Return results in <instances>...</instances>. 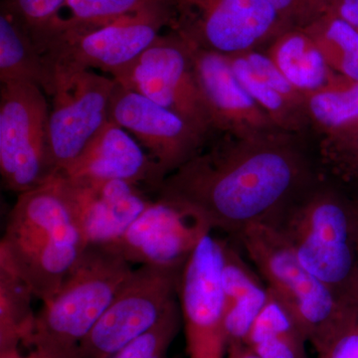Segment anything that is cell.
Masks as SVG:
<instances>
[{
	"instance_id": "1",
	"label": "cell",
	"mask_w": 358,
	"mask_h": 358,
	"mask_svg": "<svg viewBox=\"0 0 358 358\" xmlns=\"http://www.w3.org/2000/svg\"><path fill=\"white\" fill-rule=\"evenodd\" d=\"M219 134L169 174L157 193L189 207L231 239L250 225L272 222L322 178L298 134Z\"/></svg>"
},
{
	"instance_id": "2",
	"label": "cell",
	"mask_w": 358,
	"mask_h": 358,
	"mask_svg": "<svg viewBox=\"0 0 358 358\" xmlns=\"http://www.w3.org/2000/svg\"><path fill=\"white\" fill-rule=\"evenodd\" d=\"M355 213V200L322 178L267 224L281 233L308 272L358 310Z\"/></svg>"
},
{
	"instance_id": "3",
	"label": "cell",
	"mask_w": 358,
	"mask_h": 358,
	"mask_svg": "<svg viewBox=\"0 0 358 358\" xmlns=\"http://www.w3.org/2000/svg\"><path fill=\"white\" fill-rule=\"evenodd\" d=\"M87 246L60 174L18 195L0 243L42 303L58 291Z\"/></svg>"
},
{
	"instance_id": "4",
	"label": "cell",
	"mask_w": 358,
	"mask_h": 358,
	"mask_svg": "<svg viewBox=\"0 0 358 358\" xmlns=\"http://www.w3.org/2000/svg\"><path fill=\"white\" fill-rule=\"evenodd\" d=\"M133 265L105 245H88L60 288L36 313L22 345L41 358H78L84 338L133 272Z\"/></svg>"
},
{
	"instance_id": "5",
	"label": "cell",
	"mask_w": 358,
	"mask_h": 358,
	"mask_svg": "<svg viewBox=\"0 0 358 358\" xmlns=\"http://www.w3.org/2000/svg\"><path fill=\"white\" fill-rule=\"evenodd\" d=\"M233 240L243 247L271 293L293 313L319 357L358 319V310L341 303L326 285L301 265L274 226L253 224Z\"/></svg>"
},
{
	"instance_id": "6",
	"label": "cell",
	"mask_w": 358,
	"mask_h": 358,
	"mask_svg": "<svg viewBox=\"0 0 358 358\" xmlns=\"http://www.w3.org/2000/svg\"><path fill=\"white\" fill-rule=\"evenodd\" d=\"M49 113L44 91L36 85H1L0 173L7 189L18 195L38 187L54 176Z\"/></svg>"
},
{
	"instance_id": "7",
	"label": "cell",
	"mask_w": 358,
	"mask_h": 358,
	"mask_svg": "<svg viewBox=\"0 0 358 358\" xmlns=\"http://www.w3.org/2000/svg\"><path fill=\"white\" fill-rule=\"evenodd\" d=\"M169 30L223 55L258 50L284 30L270 0H169Z\"/></svg>"
},
{
	"instance_id": "8",
	"label": "cell",
	"mask_w": 358,
	"mask_h": 358,
	"mask_svg": "<svg viewBox=\"0 0 358 358\" xmlns=\"http://www.w3.org/2000/svg\"><path fill=\"white\" fill-rule=\"evenodd\" d=\"M183 268H134L109 308L84 338L78 358H110L140 338L178 301Z\"/></svg>"
},
{
	"instance_id": "9",
	"label": "cell",
	"mask_w": 358,
	"mask_h": 358,
	"mask_svg": "<svg viewBox=\"0 0 358 358\" xmlns=\"http://www.w3.org/2000/svg\"><path fill=\"white\" fill-rule=\"evenodd\" d=\"M110 77L182 117L208 140L213 134L195 77L193 46L173 30L162 33L133 63Z\"/></svg>"
},
{
	"instance_id": "10",
	"label": "cell",
	"mask_w": 358,
	"mask_h": 358,
	"mask_svg": "<svg viewBox=\"0 0 358 358\" xmlns=\"http://www.w3.org/2000/svg\"><path fill=\"white\" fill-rule=\"evenodd\" d=\"M55 85L49 113L53 173L64 171L110 120L117 81L88 69L54 68Z\"/></svg>"
},
{
	"instance_id": "11",
	"label": "cell",
	"mask_w": 358,
	"mask_h": 358,
	"mask_svg": "<svg viewBox=\"0 0 358 358\" xmlns=\"http://www.w3.org/2000/svg\"><path fill=\"white\" fill-rule=\"evenodd\" d=\"M171 22L169 0H157L92 31L50 45L44 51L52 69H98L112 76L133 63Z\"/></svg>"
},
{
	"instance_id": "12",
	"label": "cell",
	"mask_w": 358,
	"mask_h": 358,
	"mask_svg": "<svg viewBox=\"0 0 358 358\" xmlns=\"http://www.w3.org/2000/svg\"><path fill=\"white\" fill-rule=\"evenodd\" d=\"M205 235L185 264L178 287V301L189 358H226L228 341L221 267L222 239Z\"/></svg>"
},
{
	"instance_id": "13",
	"label": "cell",
	"mask_w": 358,
	"mask_h": 358,
	"mask_svg": "<svg viewBox=\"0 0 358 358\" xmlns=\"http://www.w3.org/2000/svg\"><path fill=\"white\" fill-rule=\"evenodd\" d=\"M213 232L189 207L159 197L112 245L131 265L183 268L202 238Z\"/></svg>"
},
{
	"instance_id": "14",
	"label": "cell",
	"mask_w": 358,
	"mask_h": 358,
	"mask_svg": "<svg viewBox=\"0 0 358 358\" xmlns=\"http://www.w3.org/2000/svg\"><path fill=\"white\" fill-rule=\"evenodd\" d=\"M110 120L134 136L166 178L199 154L208 141L182 117L117 82Z\"/></svg>"
},
{
	"instance_id": "15",
	"label": "cell",
	"mask_w": 358,
	"mask_h": 358,
	"mask_svg": "<svg viewBox=\"0 0 358 358\" xmlns=\"http://www.w3.org/2000/svg\"><path fill=\"white\" fill-rule=\"evenodd\" d=\"M61 178L87 245L114 244L154 201L128 181Z\"/></svg>"
},
{
	"instance_id": "16",
	"label": "cell",
	"mask_w": 358,
	"mask_h": 358,
	"mask_svg": "<svg viewBox=\"0 0 358 358\" xmlns=\"http://www.w3.org/2000/svg\"><path fill=\"white\" fill-rule=\"evenodd\" d=\"M193 64L213 133L253 138L279 131L238 81L225 55L193 46Z\"/></svg>"
},
{
	"instance_id": "17",
	"label": "cell",
	"mask_w": 358,
	"mask_h": 358,
	"mask_svg": "<svg viewBox=\"0 0 358 358\" xmlns=\"http://www.w3.org/2000/svg\"><path fill=\"white\" fill-rule=\"evenodd\" d=\"M73 179L122 180L159 192L166 174L131 134L108 121L62 173Z\"/></svg>"
},
{
	"instance_id": "18",
	"label": "cell",
	"mask_w": 358,
	"mask_h": 358,
	"mask_svg": "<svg viewBox=\"0 0 358 358\" xmlns=\"http://www.w3.org/2000/svg\"><path fill=\"white\" fill-rule=\"evenodd\" d=\"M238 81L282 131L303 136L310 127L306 98L266 53L250 50L225 55Z\"/></svg>"
},
{
	"instance_id": "19",
	"label": "cell",
	"mask_w": 358,
	"mask_h": 358,
	"mask_svg": "<svg viewBox=\"0 0 358 358\" xmlns=\"http://www.w3.org/2000/svg\"><path fill=\"white\" fill-rule=\"evenodd\" d=\"M221 288L228 346L243 343L270 298L267 285L244 260L234 240L222 239Z\"/></svg>"
},
{
	"instance_id": "20",
	"label": "cell",
	"mask_w": 358,
	"mask_h": 358,
	"mask_svg": "<svg viewBox=\"0 0 358 358\" xmlns=\"http://www.w3.org/2000/svg\"><path fill=\"white\" fill-rule=\"evenodd\" d=\"M0 81L31 83L52 96L55 75L29 31L11 14L0 13Z\"/></svg>"
},
{
	"instance_id": "21",
	"label": "cell",
	"mask_w": 358,
	"mask_h": 358,
	"mask_svg": "<svg viewBox=\"0 0 358 358\" xmlns=\"http://www.w3.org/2000/svg\"><path fill=\"white\" fill-rule=\"evenodd\" d=\"M155 1L157 0H66L34 41L44 54L56 42L110 24Z\"/></svg>"
},
{
	"instance_id": "22",
	"label": "cell",
	"mask_w": 358,
	"mask_h": 358,
	"mask_svg": "<svg viewBox=\"0 0 358 358\" xmlns=\"http://www.w3.org/2000/svg\"><path fill=\"white\" fill-rule=\"evenodd\" d=\"M265 53L289 83L303 94L324 86L336 73L312 37L300 28H288L278 34Z\"/></svg>"
},
{
	"instance_id": "23",
	"label": "cell",
	"mask_w": 358,
	"mask_h": 358,
	"mask_svg": "<svg viewBox=\"0 0 358 358\" xmlns=\"http://www.w3.org/2000/svg\"><path fill=\"white\" fill-rule=\"evenodd\" d=\"M308 343L293 313L270 291L243 343L261 358H308Z\"/></svg>"
},
{
	"instance_id": "24",
	"label": "cell",
	"mask_w": 358,
	"mask_h": 358,
	"mask_svg": "<svg viewBox=\"0 0 358 358\" xmlns=\"http://www.w3.org/2000/svg\"><path fill=\"white\" fill-rule=\"evenodd\" d=\"M31 288L0 248V348L24 345L34 329Z\"/></svg>"
},
{
	"instance_id": "25",
	"label": "cell",
	"mask_w": 358,
	"mask_h": 358,
	"mask_svg": "<svg viewBox=\"0 0 358 358\" xmlns=\"http://www.w3.org/2000/svg\"><path fill=\"white\" fill-rule=\"evenodd\" d=\"M305 98L310 126L320 134L358 117V81L338 73Z\"/></svg>"
},
{
	"instance_id": "26",
	"label": "cell",
	"mask_w": 358,
	"mask_h": 358,
	"mask_svg": "<svg viewBox=\"0 0 358 358\" xmlns=\"http://www.w3.org/2000/svg\"><path fill=\"white\" fill-rule=\"evenodd\" d=\"M331 70L358 81V32L334 13L305 28Z\"/></svg>"
},
{
	"instance_id": "27",
	"label": "cell",
	"mask_w": 358,
	"mask_h": 358,
	"mask_svg": "<svg viewBox=\"0 0 358 358\" xmlns=\"http://www.w3.org/2000/svg\"><path fill=\"white\" fill-rule=\"evenodd\" d=\"M319 155L334 178L358 187V117L322 134Z\"/></svg>"
},
{
	"instance_id": "28",
	"label": "cell",
	"mask_w": 358,
	"mask_h": 358,
	"mask_svg": "<svg viewBox=\"0 0 358 358\" xmlns=\"http://www.w3.org/2000/svg\"><path fill=\"white\" fill-rule=\"evenodd\" d=\"M181 324L182 315L178 301L152 329L110 358H167L169 346L178 336Z\"/></svg>"
},
{
	"instance_id": "29",
	"label": "cell",
	"mask_w": 358,
	"mask_h": 358,
	"mask_svg": "<svg viewBox=\"0 0 358 358\" xmlns=\"http://www.w3.org/2000/svg\"><path fill=\"white\" fill-rule=\"evenodd\" d=\"M65 2L66 0H2L1 10L20 21L35 39Z\"/></svg>"
},
{
	"instance_id": "30",
	"label": "cell",
	"mask_w": 358,
	"mask_h": 358,
	"mask_svg": "<svg viewBox=\"0 0 358 358\" xmlns=\"http://www.w3.org/2000/svg\"><path fill=\"white\" fill-rule=\"evenodd\" d=\"M336 0H270L286 29H305L331 13Z\"/></svg>"
},
{
	"instance_id": "31",
	"label": "cell",
	"mask_w": 358,
	"mask_h": 358,
	"mask_svg": "<svg viewBox=\"0 0 358 358\" xmlns=\"http://www.w3.org/2000/svg\"><path fill=\"white\" fill-rule=\"evenodd\" d=\"M319 358H358V319L339 334Z\"/></svg>"
},
{
	"instance_id": "32",
	"label": "cell",
	"mask_w": 358,
	"mask_h": 358,
	"mask_svg": "<svg viewBox=\"0 0 358 358\" xmlns=\"http://www.w3.org/2000/svg\"><path fill=\"white\" fill-rule=\"evenodd\" d=\"M331 13L352 25L358 32V0H336Z\"/></svg>"
},
{
	"instance_id": "33",
	"label": "cell",
	"mask_w": 358,
	"mask_h": 358,
	"mask_svg": "<svg viewBox=\"0 0 358 358\" xmlns=\"http://www.w3.org/2000/svg\"><path fill=\"white\" fill-rule=\"evenodd\" d=\"M0 358H41L37 353L27 350L24 352L21 346H8L0 348Z\"/></svg>"
},
{
	"instance_id": "34",
	"label": "cell",
	"mask_w": 358,
	"mask_h": 358,
	"mask_svg": "<svg viewBox=\"0 0 358 358\" xmlns=\"http://www.w3.org/2000/svg\"><path fill=\"white\" fill-rule=\"evenodd\" d=\"M226 358H261L252 352L248 346L244 343H234L228 346L227 357Z\"/></svg>"
},
{
	"instance_id": "35",
	"label": "cell",
	"mask_w": 358,
	"mask_h": 358,
	"mask_svg": "<svg viewBox=\"0 0 358 358\" xmlns=\"http://www.w3.org/2000/svg\"><path fill=\"white\" fill-rule=\"evenodd\" d=\"M355 207H357V213H355V233H357V241L358 248V205L357 204V202H355Z\"/></svg>"
},
{
	"instance_id": "36",
	"label": "cell",
	"mask_w": 358,
	"mask_h": 358,
	"mask_svg": "<svg viewBox=\"0 0 358 358\" xmlns=\"http://www.w3.org/2000/svg\"><path fill=\"white\" fill-rule=\"evenodd\" d=\"M355 201L357 202V204L358 205V196L357 199H355Z\"/></svg>"
}]
</instances>
